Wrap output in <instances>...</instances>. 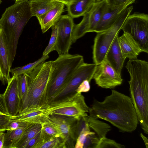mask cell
I'll return each instance as SVG.
<instances>
[{
  "label": "cell",
  "mask_w": 148,
  "mask_h": 148,
  "mask_svg": "<svg viewBox=\"0 0 148 148\" xmlns=\"http://www.w3.org/2000/svg\"><path fill=\"white\" fill-rule=\"evenodd\" d=\"M88 113L90 116L109 122L123 132H134L139 123L130 97L114 90L102 101L95 99Z\"/></svg>",
  "instance_id": "6da1fadb"
},
{
  "label": "cell",
  "mask_w": 148,
  "mask_h": 148,
  "mask_svg": "<svg viewBox=\"0 0 148 148\" xmlns=\"http://www.w3.org/2000/svg\"><path fill=\"white\" fill-rule=\"evenodd\" d=\"M125 67L130 76V98L140 127L148 134V62L137 58L129 60Z\"/></svg>",
  "instance_id": "7a4b0ae2"
},
{
  "label": "cell",
  "mask_w": 148,
  "mask_h": 148,
  "mask_svg": "<svg viewBox=\"0 0 148 148\" xmlns=\"http://www.w3.org/2000/svg\"><path fill=\"white\" fill-rule=\"evenodd\" d=\"M32 17L29 1L22 0L15 1L7 8L0 19V30L6 38L11 67L16 55L19 38Z\"/></svg>",
  "instance_id": "3957f363"
},
{
  "label": "cell",
  "mask_w": 148,
  "mask_h": 148,
  "mask_svg": "<svg viewBox=\"0 0 148 148\" xmlns=\"http://www.w3.org/2000/svg\"><path fill=\"white\" fill-rule=\"evenodd\" d=\"M52 67L51 61L44 62L26 73L28 91L18 114L44 106L47 102V87Z\"/></svg>",
  "instance_id": "277c9868"
},
{
  "label": "cell",
  "mask_w": 148,
  "mask_h": 148,
  "mask_svg": "<svg viewBox=\"0 0 148 148\" xmlns=\"http://www.w3.org/2000/svg\"><path fill=\"white\" fill-rule=\"evenodd\" d=\"M84 62L82 56L69 53L59 56L55 60L51 61V69L47 84V102L65 86L78 67Z\"/></svg>",
  "instance_id": "5b68a950"
},
{
  "label": "cell",
  "mask_w": 148,
  "mask_h": 148,
  "mask_svg": "<svg viewBox=\"0 0 148 148\" xmlns=\"http://www.w3.org/2000/svg\"><path fill=\"white\" fill-rule=\"evenodd\" d=\"M44 107L49 115L71 116L77 120L88 115L90 108L82 93L76 92L48 102Z\"/></svg>",
  "instance_id": "8992f818"
},
{
  "label": "cell",
  "mask_w": 148,
  "mask_h": 148,
  "mask_svg": "<svg viewBox=\"0 0 148 148\" xmlns=\"http://www.w3.org/2000/svg\"><path fill=\"white\" fill-rule=\"evenodd\" d=\"M133 8L132 5L126 8L112 26L105 31L97 33L94 40L93 48L94 63L98 65L105 59L110 46L118 35L126 19L130 14Z\"/></svg>",
  "instance_id": "52a82bcc"
},
{
  "label": "cell",
  "mask_w": 148,
  "mask_h": 148,
  "mask_svg": "<svg viewBox=\"0 0 148 148\" xmlns=\"http://www.w3.org/2000/svg\"><path fill=\"white\" fill-rule=\"evenodd\" d=\"M142 52L148 53V15L135 12L126 19L121 28Z\"/></svg>",
  "instance_id": "ba28073f"
},
{
  "label": "cell",
  "mask_w": 148,
  "mask_h": 148,
  "mask_svg": "<svg viewBox=\"0 0 148 148\" xmlns=\"http://www.w3.org/2000/svg\"><path fill=\"white\" fill-rule=\"evenodd\" d=\"M108 6L106 0H101L95 2L90 9L83 16L81 22L78 24H75L72 35L73 43L86 33L93 32Z\"/></svg>",
  "instance_id": "9c48e42d"
},
{
  "label": "cell",
  "mask_w": 148,
  "mask_h": 148,
  "mask_svg": "<svg viewBox=\"0 0 148 148\" xmlns=\"http://www.w3.org/2000/svg\"><path fill=\"white\" fill-rule=\"evenodd\" d=\"M77 120L71 116L52 114L49 115L47 121L60 132L67 148H73L77 139L76 127Z\"/></svg>",
  "instance_id": "30bf717a"
},
{
  "label": "cell",
  "mask_w": 148,
  "mask_h": 148,
  "mask_svg": "<svg viewBox=\"0 0 148 148\" xmlns=\"http://www.w3.org/2000/svg\"><path fill=\"white\" fill-rule=\"evenodd\" d=\"M73 19L68 14L61 15L54 24L58 30L55 50L59 56L69 54L73 43L72 35L75 25Z\"/></svg>",
  "instance_id": "8fae6325"
},
{
  "label": "cell",
  "mask_w": 148,
  "mask_h": 148,
  "mask_svg": "<svg viewBox=\"0 0 148 148\" xmlns=\"http://www.w3.org/2000/svg\"><path fill=\"white\" fill-rule=\"evenodd\" d=\"M97 65L84 62L77 69L65 86L54 96L49 101L74 92L81 83L84 80L90 82L93 78Z\"/></svg>",
  "instance_id": "7c38bea8"
},
{
  "label": "cell",
  "mask_w": 148,
  "mask_h": 148,
  "mask_svg": "<svg viewBox=\"0 0 148 148\" xmlns=\"http://www.w3.org/2000/svg\"><path fill=\"white\" fill-rule=\"evenodd\" d=\"M93 79L99 86L105 89H113L123 82L121 75L117 73L106 58L97 65Z\"/></svg>",
  "instance_id": "4fadbf2b"
},
{
  "label": "cell",
  "mask_w": 148,
  "mask_h": 148,
  "mask_svg": "<svg viewBox=\"0 0 148 148\" xmlns=\"http://www.w3.org/2000/svg\"><path fill=\"white\" fill-rule=\"evenodd\" d=\"M3 96L9 115L14 116L17 115L21 101L18 90L17 76H13L11 78Z\"/></svg>",
  "instance_id": "5bb4252c"
},
{
  "label": "cell",
  "mask_w": 148,
  "mask_h": 148,
  "mask_svg": "<svg viewBox=\"0 0 148 148\" xmlns=\"http://www.w3.org/2000/svg\"><path fill=\"white\" fill-rule=\"evenodd\" d=\"M134 2V1L128 2L113 10H112L108 6L103 14L93 32H100L109 29L114 23L122 12Z\"/></svg>",
  "instance_id": "9a60e30c"
},
{
  "label": "cell",
  "mask_w": 148,
  "mask_h": 148,
  "mask_svg": "<svg viewBox=\"0 0 148 148\" xmlns=\"http://www.w3.org/2000/svg\"><path fill=\"white\" fill-rule=\"evenodd\" d=\"M10 66L6 38L3 32L0 30V80L5 85L11 79Z\"/></svg>",
  "instance_id": "2e32d148"
},
{
  "label": "cell",
  "mask_w": 148,
  "mask_h": 148,
  "mask_svg": "<svg viewBox=\"0 0 148 148\" xmlns=\"http://www.w3.org/2000/svg\"><path fill=\"white\" fill-rule=\"evenodd\" d=\"M117 36L110 46L105 58L110 65L119 74L123 66L125 58L122 56Z\"/></svg>",
  "instance_id": "e0dca14e"
},
{
  "label": "cell",
  "mask_w": 148,
  "mask_h": 148,
  "mask_svg": "<svg viewBox=\"0 0 148 148\" xmlns=\"http://www.w3.org/2000/svg\"><path fill=\"white\" fill-rule=\"evenodd\" d=\"M49 115L47 111L43 106L33 109L23 114H18L13 116L12 119L29 123L39 124L42 125L47 121Z\"/></svg>",
  "instance_id": "ac0fdd59"
},
{
  "label": "cell",
  "mask_w": 148,
  "mask_h": 148,
  "mask_svg": "<svg viewBox=\"0 0 148 148\" xmlns=\"http://www.w3.org/2000/svg\"><path fill=\"white\" fill-rule=\"evenodd\" d=\"M64 5L63 3L58 2L55 8L37 18L42 33L51 28L58 19L64 11Z\"/></svg>",
  "instance_id": "d6986e66"
},
{
  "label": "cell",
  "mask_w": 148,
  "mask_h": 148,
  "mask_svg": "<svg viewBox=\"0 0 148 148\" xmlns=\"http://www.w3.org/2000/svg\"><path fill=\"white\" fill-rule=\"evenodd\" d=\"M118 40L123 56L129 60L137 58L141 50L124 33L118 36Z\"/></svg>",
  "instance_id": "ffe728a7"
},
{
  "label": "cell",
  "mask_w": 148,
  "mask_h": 148,
  "mask_svg": "<svg viewBox=\"0 0 148 148\" xmlns=\"http://www.w3.org/2000/svg\"><path fill=\"white\" fill-rule=\"evenodd\" d=\"M96 0H73L67 6L68 14L73 18L83 16L92 8Z\"/></svg>",
  "instance_id": "44dd1931"
},
{
  "label": "cell",
  "mask_w": 148,
  "mask_h": 148,
  "mask_svg": "<svg viewBox=\"0 0 148 148\" xmlns=\"http://www.w3.org/2000/svg\"><path fill=\"white\" fill-rule=\"evenodd\" d=\"M58 2L53 0H30L29 3L32 16L38 18L55 7Z\"/></svg>",
  "instance_id": "7402d4cb"
},
{
  "label": "cell",
  "mask_w": 148,
  "mask_h": 148,
  "mask_svg": "<svg viewBox=\"0 0 148 148\" xmlns=\"http://www.w3.org/2000/svg\"><path fill=\"white\" fill-rule=\"evenodd\" d=\"M99 139L94 132L83 131L77 137L74 148H96Z\"/></svg>",
  "instance_id": "603a6c76"
},
{
  "label": "cell",
  "mask_w": 148,
  "mask_h": 148,
  "mask_svg": "<svg viewBox=\"0 0 148 148\" xmlns=\"http://www.w3.org/2000/svg\"><path fill=\"white\" fill-rule=\"evenodd\" d=\"M84 117L90 130L93 131L99 139L106 136L107 133L111 130L109 124L98 119L88 115Z\"/></svg>",
  "instance_id": "cb8c5ba5"
},
{
  "label": "cell",
  "mask_w": 148,
  "mask_h": 148,
  "mask_svg": "<svg viewBox=\"0 0 148 148\" xmlns=\"http://www.w3.org/2000/svg\"><path fill=\"white\" fill-rule=\"evenodd\" d=\"M41 128V124L29 123L16 145L15 148H24L27 142L40 132Z\"/></svg>",
  "instance_id": "d4e9b609"
},
{
  "label": "cell",
  "mask_w": 148,
  "mask_h": 148,
  "mask_svg": "<svg viewBox=\"0 0 148 148\" xmlns=\"http://www.w3.org/2000/svg\"><path fill=\"white\" fill-rule=\"evenodd\" d=\"M27 125L14 130H7L4 135L3 148H15Z\"/></svg>",
  "instance_id": "484cf974"
},
{
  "label": "cell",
  "mask_w": 148,
  "mask_h": 148,
  "mask_svg": "<svg viewBox=\"0 0 148 148\" xmlns=\"http://www.w3.org/2000/svg\"><path fill=\"white\" fill-rule=\"evenodd\" d=\"M35 148H67L64 140L60 137H45L41 134Z\"/></svg>",
  "instance_id": "4316f807"
},
{
  "label": "cell",
  "mask_w": 148,
  "mask_h": 148,
  "mask_svg": "<svg viewBox=\"0 0 148 148\" xmlns=\"http://www.w3.org/2000/svg\"><path fill=\"white\" fill-rule=\"evenodd\" d=\"M49 57V55H42L40 58L33 62L29 63L22 66L10 69V72L11 73L12 76H17L23 74L27 73L40 64L45 61Z\"/></svg>",
  "instance_id": "83f0119b"
},
{
  "label": "cell",
  "mask_w": 148,
  "mask_h": 148,
  "mask_svg": "<svg viewBox=\"0 0 148 148\" xmlns=\"http://www.w3.org/2000/svg\"><path fill=\"white\" fill-rule=\"evenodd\" d=\"M17 85L22 103L25 99L28 90V82L26 73L17 76Z\"/></svg>",
  "instance_id": "f1b7e54d"
},
{
  "label": "cell",
  "mask_w": 148,
  "mask_h": 148,
  "mask_svg": "<svg viewBox=\"0 0 148 148\" xmlns=\"http://www.w3.org/2000/svg\"><path fill=\"white\" fill-rule=\"evenodd\" d=\"M41 133L44 137L61 138V134L57 129L47 121L42 125Z\"/></svg>",
  "instance_id": "f546056e"
},
{
  "label": "cell",
  "mask_w": 148,
  "mask_h": 148,
  "mask_svg": "<svg viewBox=\"0 0 148 148\" xmlns=\"http://www.w3.org/2000/svg\"><path fill=\"white\" fill-rule=\"evenodd\" d=\"M51 28V37L48 45L43 52V55H48L51 51L55 50V46L58 36V28L55 25H53Z\"/></svg>",
  "instance_id": "4dcf8cb0"
},
{
  "label": "cell",
  "mask_w": 148,
  "mask_h": 148,
  "mask_svg": "<svg viewBox=\"0 0 148 148\" xmlns=\"http://www.w3.org/2000/svg\"><path fill=\"white\" fill-rule=\"evenodd\" d=\"M124 145L117 143L114 140L105 137L99 139L96 148H124Z\"/></svg>",
  "instance_id": "1f68e13d"
},
{
  "label": "cell",
  "mask_w": 148,
  "mask_h": 148,
  "mask_svg": "<svg viewBox=\"0 0 148 148\" xmlns=\"http://www.w3.org/2000/svg\"><path fill=\"white\" fill-rule=\"evenodd\" d=\"M29 123L11 119L7 125V130H13L27 126Z\"/></svg>",
  "instance_id": "d6a6232c"
},
{
  "label": "cell",
  "mask_w": 148,
  "mask_h": 148,
  "mask_svg": "<svg viewBox=\"0 0 148 148\" xmlns=\"http://www.w3.org/2000/svg\"><path fill=\"white\" fill-rule=\"evenodd\" d=\"M12 117L0 113V131L7 130L8 125Z\"/></svg>",
  "instance_id": "836d02e7"
},
{
  "label": "cell",
  "mask_w": 148,
  "mask_h": 148,
  "mask_svg": "<svg viewBox=\"0 0 148 148\" xmlns=\"http://www.w3.org/2000/svg\"><path fill=\"white\" fill-rule=\"evenodd\" d=\"M136 0H106L110 8L113 10L118 8L122 5L128 2L134 1Z\"/></svg>",
  "instance_id": "e575fe53"
},
{
  "label": "cell",
  "mask_w": 148,
  "mask_h": 148,
  "mask_svg": "<svg viewBox=\"0 0 148 148\" xmlns=\"http://www.w3.org/2000/svg\"><path fill=\"white\" fill-rule=\"evenodd\" d=\"M90 82L87 79L84 80L76 89L75 92L81 93L88 92L90 88Z\"/></svg>",
  "instance_id": "d590c367"
},
{
  "label": "cell",
  "mask_w": 148,
  "mask_h": 148,
  "mask_svg": "<svg viewBox=\"0 0 148 148\" xmlns=\"http://www.w3.org/2000/svg\"><path fill=\"white\" fill-rule=\"evenodd\" d=\"M41 131L27 142L24 148H35V146L40 139L41 136Z\"/></svg>",
  "instance_id": "8d00e7d4"
},
{
  "label": "cell",
  "mask_w": 148,
  "mask_h": 148,
  "mask_svg": "<svg viewBox=\"0 0 148 148\" xmlns=\"http://www.w3.org/2000/svg\"><path fill=\"white\" fill-rule=\"evenodd\" d=\"M0 112L4 114L9 115L7 110L3 94H0Z\"/></svg>",
  "instance_id": "74e56055"
},
{
  "label": "cell",
  "mask_w": 148,
  "mask_h": 148,
  "mask_svg": "<svg viewBox=\"0 0 148 148\" xmlns=\"http://www.w3.org/2000/svg\"><path fill=\"white\" fill-rule=\"evenodd\" d=\"M0 131V148H3L4 137L5 133Z\"/></svg>",
  "instance_id": "f35d334b"
},
{
  "label": "cell",
  "mask_w": 148,
  "mask_h": 148,
  "mask_svg": "<svg viewBox=\"0 0 148 148\" xmlns=\"http://www.w3.org/2000/svg\"><path fill=\"white\" fill-rule=\"evenodd\" d=\"M140 135L142 139L143 140L146 147L147 148H148V140L147 138L142 133H141Z\"/></svg>",
  "instance_id": "ab89813d"
},
{
  "label": "cell",
  "mask_w": 148,
  "mask_h": 148,
  "mask_svg": "<svg viewBox=\"0 0 148 148\" xmlns=\"http://www.w3.org/2000/svg\"><path fill=\"white\" fill-rule=\"evenodd\" d=\"M73 0H53V1L63 3L67 6Z\"/></svg>",
  "instance_id": "60d3db41"
},
{
  "label": "cell",
  "mask_w": 148,
  "mask_h": 148,
  "mask_svg": "<svg viewBox=\"0 0 148 148\" xmlns=\"http://www.w3.org/2000/svg\"><path fill=\"white\" fill-rule=\"evenodd\" d=\"M15 0V1H20V0Z\"/></svg>",
  "instance_id": "b9f144b4"
},
{
  "label": "cell",
  "mask_w": 148,
  "mask_h": 148,
  "mask_svg": "<svg viewBox=\"0 0 148 148\" xmlns=\"http://www.w3.org/2000/svg\"><path fill=\"white\" fill-rule=\"evenodd\" d=\"M2 2V1L1 0H0V4H1V3Z\"/></svg>",
  "instance_id": "7bdbcfd3"
},
{
  "label": "cell",
  "mask_w": 148,
  "mask_h": 148,
  "mask_svg": "<svg viewBox=\"0 0 148 148\" xmlns=\"http://www.w3.org/2000/svg\"><path fill=\"white\" fill-rule=\"evenodd\" d=\"M97 0V1H100V0Z\"/></svg>",
  "instance_id": "ee69618b"
},
{
  "label": "cell",
  "mask_w": 148,
  "mask_h": 148,
  "mask_svg": "<svg viewBox=\"0 0 148 148\" xmlns=\"http://www.w3.org/2000/svg\"><path fill=\"white\" fill-rule=\"evenodd\" d=\"M0 113H1L0 112Z\"/></svg>",
  "instance_id": "f6af8a7d"
}]
</instances>
